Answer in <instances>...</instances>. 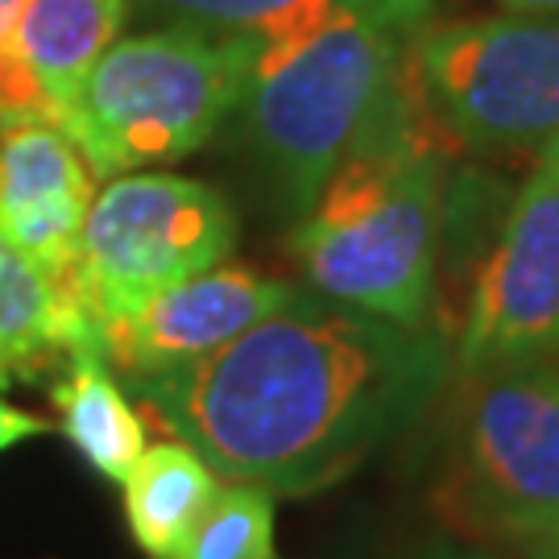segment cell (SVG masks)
I'll return each instance as SVG.
<instances>
[{
  "label": "cell",
  "mask_w": 559,
  "mask_h": 559,
  "mask_svg": "<svg viewBox=\"0 0 559 559\" xmlns=\"http://www.w3.org/2000/svg\"><path fill=\"white\" fill-rule=\"evenodd\" d=\"M295 295V286L270 278L253 265L221 261L195 278L162 290L158 299H150L120 328H112L104 336V357L117 360L129 378L166 373L221 353L224 344L258 328Z\"/></svg>",
  "instance_id": "30bf717a"
},
{
  "label": "cell",
  "mask_w": 559,
  "mask_h": 559,
  "mask_svg": "<svg viewBox=\"0 0 559 559\" xmlns=\"http://www.w3.org/2000/svg\"><path fill=\"white\" fill-rule=\"evenodd\" d=\"M448 378L440 328H402L299 290L221 353L133 378V390L224 480L307 498L402 436Z\"/></svg>",
  "instance_id": "6da1fadb"
},
{
  "label": "cell",
  "mask_w": 559,
  "mask_h": 559,
  "mask_svg": "<svg viewBox=\"0 0 559 559\" xmlns=\"http://www.w3.org/2000/svg\"><path fill=\"white\" fill-rule=\"evenodd\" d=\"M448 145L406 67L369 138L295 221L290 253L311 295L381 316L402 328H436Z\"/></svg>",
  "instance_id": "7a4b0ae2"
},
{
  "label": "cell",
  "mask_w": 559,
  "mask_h": 559,
  "mask_svg": "<svg viewBox=\"0 0 559 559\" xmlns=\"http://www.w3.org/2000/svg\"><path fill=\"white\" fill-rule=\"evenodd\" d=\"M543 166H551V170H559V141H556V145H551V150H547V154H543Z\"/></svg>",
  "instance_id": "7402d4cb"
},
{
  "label": "cell",
  "mask_w": 559,
  "mask_h": 559,
  "mask_svg": "<svg viewBox=\"0 0 559 559\" xmlns=\"http://www.w3.org/2000/svg\"><path fill=\"white\" fill-rule=\"evenodd\" d=\"M21 4H25V0H0V38L9 34V25H13V17H17Z\"/></svg>",
  "instance_id": "44dd1931"
},
{
  "label": "cell",
  "mask_w": 559,
  "mask_h": 559,
  "mask_svg": "<svg viewBox=\"0 0 559 559\" xmlns=\"http://www.w3.org/2000/svg\"><path fill=\"white\" fill-rule=\"evenodd\" d=\"M175 559H274V493L228 480Z\"/></svg>",
  "instance_id": "2e32d148"
},
{
  "label": "cell",
  "mask_w": 559,
  "mask_h": 559,
  "mask_svg": "<svg viewBox=\"0 0 559 559\" xmlns=\"http://www.w3.org/2000/svg\"><path fill=\"white\" fill-rule=\"evenodd\" d=\"M83 344H100L80 302L62 299L0 233V385L67 365Z\"/></svg>",
  "instance_id": "7c38bea8"
},
{
  "label": "cell",
  "mask_w": 559,
  "mask_h": 559,
  "mask_svg": "<svg viewBox=\"0 0 559 559\" xmlns=\"http://www.w3.org/2000/svg\"><path fill=\"white\" fill-rule=\"evenodd\" d=\"M522 556H526V559H559V535H551V539L535 543V547H526Z\"/></svg>",
  "instance_id": "ffe728a7"
},
{
  "label": "cell",
  "mask_w": 559,
  "mask_h": 559,
  "mask_svg": "<svg viewBox=\"0 0 559 559\" xmlns=\"http://www.w3.org/2000/svg\"><path fill=\"white\" fill-rule=\"evenodd\" d=\"M50 431V423L38 419V415H29V411H21L13 402L0 399V452H9V448H17V443L34 440V436H46Z\"/></svg>",
  "instance_id": "e0dca14e"
},
{
  "label": "cell",
  "mask_w": 559,
  "mask_h": 559,
  "mask_svg": "<svg viewBox=\"0 0 559 559\" xmlns=\"http://www.w3.org/2000/svg\"><path fill=\"white\" fill-rule=\"evenodd\" d=\"M427 112L448 138L506 158H543L559 141V17L431 21L411 46Z\"/></svg>",
  "instance_id": "8992f818"
},
{
  "label": "cell",
  "mask_w": 559,
  "mask_h": 559,
  "mask_svg": "<svg viewBox=\"0 0 559 559\" xmlns=\"http://www.w3.org/2000/svg\"><path fill=\"white\" fill-rule=\"evenodd\" d=\"M431 501L456 539L522 556L559 535V357L456 378Z\"/></svg>",
  "instance_id": "277c9868"
},
{
  "label": "cell",
  "mask_w": 559,
  "mask_h": 559,
  "mask_svg": "<svg viewBox=\"0 0 559 559\" xmlns=\"http://www.w3.org/2000/svg\"><path fill=\"white\" fill-rule=\"evenodd\" d=\"M415 559H526L519 551H506V547H493V543H477V539H443L423 547Z\"/></svg>",
  "instance_id": "ac0fdd59"
},
{
  "label": "cell",
  "mask_w": 559,
  "mask_h": 559,
  "mask_svg": "<svg viewBox=\"0 0 559 559\" xmlns=\"http://www.w3.org/2000/svg\"><path fill=\"white\" fill-rule=\"evenodd\" d=\"M253 46L191 25L117 38L87 71L62 129L96 179L195 154L240 108Z\"/></svg>",
  "instance_id": "5b68a950"
},
{
  "label": "cell",
  "mask_w": 559,
  "mask_h": 559,
  "mask_svg": "<svg viewBox=\"0 0 559 559\" xmlns=\"http://www.w3.org/2000/svg\"><path fill=\"white\" fill-rule=\"evenodd\" d=\"M92 200L96 175L59 120L0 133V233L71 302H80V237Z\"/></svg>",
  "instance_id": "9c48e42d"
},
{
  "label": "cell",
  "mask_w": 559,
  "mask_h": 559,
  "mask_svg": "<svg viewBox=\"0 0 559 559\" xmlns=\"http://www.w3.org/2000/svg\"><path fill=\"white\" fill-rule=\"evenodd\" d=\"M50 402L59 411L67 440L75 443V452L104 480L120 485L141 452L150 448L138 406L124 399V390L108 369L104 348H96V344H83L67 357L62 378L50 385Z\"/></svg>",
  "instance_id": "5bb4252c"
},
{
  "label": "cell",
  "mask_w": 559,
  "mask_h": 559,
  "mask_svg": "<svg viewBox=\"0 0 559 559\" xmlns=\"http://www.w3.org/2000/svg\"><path fill=\"white\" fill-rule=\"evenodd\" d=\"M133 13H150L162 25H191L253 46H278L311 34L344 13H394L411 21H436V0H133Z\"/></svg>",
  "instance_id": "9a60e30c"
},
{
  "label": "cell",
  "mask_w": 559,
  "mask_h": 559,
  "mask_svg": "<svg viewBox=\"0 0 559 559\" xmlns=\"http://www.w3.org/2000/svg\"><path fill=\"white\" fill-rule=\"evenodd\" d=\"M133 0H25L9 25L25 67L55 104V117L71 112L87 71L120 38Z\"/></svg>",
  "instance_id": "8fae6325"
},
{
  "label": "cell",
  "mask_w": 559,
  "mask_h": 559,
  "mask_svg": "<svg viewBox=\"0 0 559 559\" xmlns=\"http://www.w3.org/2000/svg\"><path fill=\"white\" fill-rule=\"evenodd\" d=\"M559 357V170L535 166L468 286L452 373H493Z\"/></svg>",
  "instance_id": "ba28073f"
},
{
  "label": "cell",
  "mask_w": 559,
  "mask_h": 559,
  "mask_svg": "<svg viewBox=\"0 0 559 559\" xmlns=\"http://www.w3.org/2000/svg\"><path fill=\"white\" fill-rule=\"evenodd\" d=\"M423 29L427 21L394 13H344L253 55L237 112L290 221L311 212L328 179L369 138Z\"/></svg>",
  "instance_id": "3957f363"
},
{
  "label": "cell",
  "mask_w": 559,
  "mask_h": 559,
  "mask_svg": "<svg viewBox=\"0 0 559 559\" xmlns=\"http://www.w3.org/2000/svg\"><path fill=\"white\" fill-rule=\"evenodd\" d=\"M506 9H514V13H551V17H559V0H506Z\"/></svg>",
  "instance_id": "d6986e66"
},
{
  "label": "cell",
  "mask_w": 559,
  "mask_h": 559,
  "mask_svg": "<svg viewBox=\"0 0 559 559\" xmlns=\"http://www.w3.org/2000/svg\"><path fill=\"white\" fill-rule=\"evenodd\" d=\"M237 212L216 187L133 170L96 191L80 237V302L104 336L162 290L228 261Z\"/></svg>",
  "instance_id": "52a82bcc"
},
{
  "label": "cell",
  "mask_w": 559,
  "mask_h": 559,
  "mask_svg": "<svg viewBox=\"0 0 559 559\" xmlns=\"http://www.w3.org/2000/svg\"><path fill=\"white\" fill-rule=\"evenodd\" d=\"M224 477L182 440L150 443L120 480L129 535L150 559H175Z\"/></svg>",
  "instance_id": "4fadbf2b"
}]
</instances>
